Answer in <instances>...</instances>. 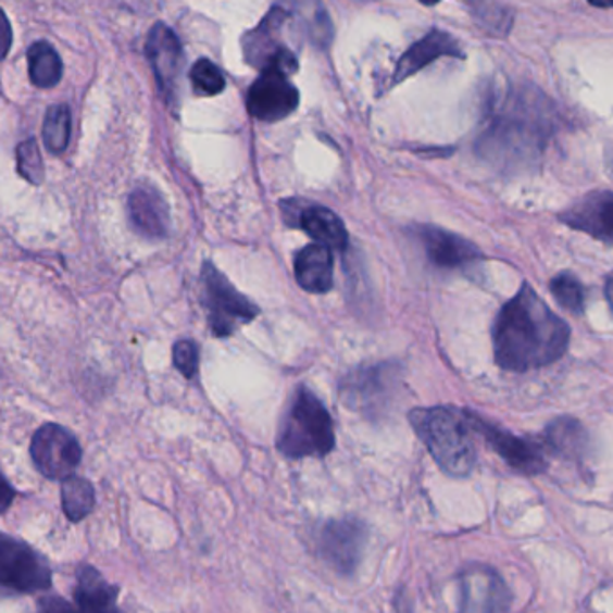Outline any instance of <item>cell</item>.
Masks as SVG:
<instances>
[{"label": "cell", "mask_w": 613, "mask_h": 613, "mask_svg": "<svg viewBox=\"0 0 613 613\" xmlns=\"http://www.w3.org/2000/svg\"><path fill=\"white\" fill-rule=\"evenodd\" d=\"M568 342V324L527 283L495 318V362L504 371L525 373L554 364Z\"/></svg>", "instance_id": "cell-1"}, {"label": "cell", "mask_w": 613, "mask_h": 613, "mask_svg": "<svg viewBox=\"0 0 613 613\" xmlns=\"http://www.w3.org/2000/svg\"><path fill=\"white\" fill-rule=\"evenodd\" d=\"M554 128L556 112L551 101L536 90H513L489 115L478 150L497 166H520L541 155Z\"/></svg>", "instance_id": "cell-2"}, {"label": "cell", "mask_w": 613, "mask_h": 613, "mask_svg": "<svg viewBox=\"0 0 613 613\" xmlns=\"http://www.w3.org/2000/svg\"><path fill=\"white\" fill-rule=\"evenodd\" d=\"M409 420L442 472L450 477H468L477 464V450L464 411L452 406L416 409Z\"/></svg>", "instance_id": "cell-3"}, {"label": "cell", "mask_w": 613, "mask_h": 613, "mask_svg": "<svg viewBox=\"0 0 613 613\" xmlns=\"http://www.w3.org/2000/svg\"><path fill=\"white\" fill-rule=\"evenodd\" d=\"M335 448L331 414L308 387H299L283 417L277 450L288 459L324 458Z\"/></svg>", "instance_id": "cell-4"}, {"label": "cell", "mask_w": 613, "mask_h": 613, "mask_svg": "<svg viewBox=\"0 0 613 613\" xmlns=\"http://www.w3.org/2000/svg\"><path fill=\"white\" fill-rule=\"evenodd\" d=\"M401 375L403 371L396 362L356 367L340 381V400L367 420L381 417L398 398Z\"/></svg>", "instance_id": "cell-5"}, {"label": "cell", "mask_w": 613, "mask_h": 613, "mask_svg": "<svg viewBox=\"0 0 613 613\" xmlns=\"http://www.w3.org/2000/svg\"><path fill=\"white\" fill-rule=\"evenodd\" d=\"M203 306L208 308L209 326L214 337H230L239 326L252 323L260 308L236 290L233 283L211 263L202 266Z\"/></svg>", "instance_id": "cell-6"}, {"label": "cell", "mask_w": 613, "mask_h": 613, "mask_svg": "<svg viewBox=\"0 0 613 613\" xmlns=\"http://www.w3.org/2000/svg\"><path fill=\"white\" fill-rule=\"evenodd\" d=\"M51 583V566L40 552L0 533V598L48 590Z\"/></svg>", "instance_id": "cell-7"}, {"label": "cell", "mask_w": 613, "mask_h": 613, "mask_svg": "<svg viewBox=\"0 0 613 613\" xmlns=\"http://www.w3.org/2000/svg\"><path fill=\"white\" fill-rule=\"evenodd\" d=\"M29 452L38 472L52 480L71 477L82 463L78 439L67 428L54 423L40 426L35 431Z\"/></svg>", "instance_id": "cell-8"}, {"label": "cell", "mask_w": 613, "mask_h": 613, "mask_svg": "<svg viewBox=\"0 0 613 613\" xmlns=\"http://www.w3.org/2000/svg\"><path fill=\"white\" fill-rule=\"evenodd\" d=\"M464 417H466L470 428L484 436L489 447L493 448L495 452L504 459L510 468L522 473V475H527V477L546 472L547 458L540 442L515 436L511 431L502 430L500 426L489 425L486 420L472 411H464Z\"/></svg>", "instance_id": "cell-9"}, {"label": "cell", "mask_w": 613, "mask_h": 613, "mask_svg": "<svg viewBox=\"0 0 613 613\" xmlns=\"http://www.w3.org/2000/svg\"><path fill=\"white\" fill-rule=\"evenodd\" d=\"M247 107L255 120L276 123L296 112L299 90L291 84L290 76L279 68H263L260 78L250 87Z\"/></svg>", "instance_id": "cell-10"}, {"label": "cell", "mask_w": 613, "mask_h": 613, "mask_svg": "<svg viewBox=\"0 0 613 613\" xmlns=\"http://www.w3.org/2000/svg\"><path fill=\"white\" fill-rule=\"evenodd\" d=\"M318 543L326 562L343 576H349L356 571L364 554L367 529L356 518L331 520L321 530Z\"/></svg>", "instance_id": "cell-11"}, {"label": "cell", "mask_w": 613, "mask_h": 613, "mask_svg": "<svg viewBox=\"0 0 613 613\" xmlns=\"http://www.w3.org/2000/svg\"><path fill=\"white\" fill-rule=\"evenodd\" d=\"M513 593L499 572L489 566L473 565L461 576V610L464 612H505Z\"/></svg>", "instance_id": "cell-12"}, {"label": "cell", "mask_w": 613, "mask_h": 613, "mask_svg": "<svg viewBox=\"0 0 613 613\" xmlns=\"http://www.w3.org/2000/svg\"><path fill=\"white\" fill-rule=\"evenodd\" d=\"M417 238L422 241L426 258L439 268L463 271L483 260V252L472 241L439 227L423 225L417 229Z\"/></svg>", "instance_id": "cell-13"}, {"label": "cell", "mask_w": 613, "mask_h": 613, "mask_svg": "<svg viewBox=\"0 0 613 613\" xmlns=\"http://www.w3.org/2000/svg\"><path fill=\"white\" fill-rule=\"evenodd\" d=\"M146 52L162 92L172 96L177 89L178 74L183 67V46L178 42L177 35L166 24H155L148 37Z\"/></svg>", "instance_id": "cell-14"}, {"label": "cell", "mask_w": 613, "mask_h": 613, "mask_svg": "<svg viewBox=\"0 0 613 613\" xmlns=\"http://www.w3.org/2000/svg\"><path fill=\"white\" fill-rule=\"evenodd\" d=\"M612 192L599 191L588 195L576 205L566 209L560 220L572 229L583 230L592 238L610 245L612 243Z\"/></svg>", "instance_id": "cell-15"}, {"label": "cell", "mask_w": 613, "mask_h": 613, "mask_svg": "<svg viewBox=\"0 0 613 613\" xmlns=\"http://www.w3.org/2000/svg\"><path fill=\"white\" fill-rule=\"evenodd\" d=\"M285 220L291 227H299L317 243L333 250H343L348 247V229L342 220L333 213L331 209L321 205H308L299 211H285Z\"/></svg>", "instance_id": "cell-16"}, {"label": "cell", "mask_w": 613, "mask_h": 613, "mask_svg": "<svg viewBox=\"0 0 613 613\" xmlns=\"http://www.w3.org/2000/svg\"><path fill=\"white\" fill-rule=\"evenodd\" d=\"M130 222L137 233L146 238H164L170 233V208L161 192L151 188H139L128 198Z\"/></svg>", "instance_id": "cell-17"}, {"label": "cell", "mask_w": 613, "mask_h": 613, "mask_svg": "<svg viewBox=\"0 0 613 613\" xmlns=\"http://www.w3.org/2000/svg\"><path fill=\"white\" fill-rule=\"evenodd\" d=\"M441 57H463V52L459 49L458 40L452 35L434 29L400 58L395 68V84L411 78Z\"/></svg>", "instance_id": "cell-18"}, {"label": "cell", "mask_w": 613, "mask_h": 613, "mask_svg": "<svg viewBox=\"0 0 613 613\" xmlns=\"http://www.w3.org/2000/svg\"><path fill=\"white\" fill-rule=\"evenodd\" d=\"M286 21H288V11L276 5L266 13L260 26L252 29L249 35H245L243 54L252 67L263 71L277 52L286 48L285 43L277 42Z\"/></svg>", "instance_id": "cell-19"}, {"label": "cell", "mask_w": 613, "mask_h": 613, "mask_svg": "<svg viewBox=\"0 0 613 613\" xmlns=\"http://www.w3.org/2000/svg\"><path fill=\"white\" fill-rule=\"evenodd\" d=\"M296 279L302 290L310 293H328L333 288V263L331 249L324 245H308L299 250L296 255Z\"/></svg>", "instance_id": "cell-20"}, {"label": "cell", "mask_w": 613, "mask_h": 613, "mask_svg": "<svg viewBox=\"0 0 613 613\" xmlns=\"http://www.w3.org/2000/svg\"><path fill=\"white\" fill-rule=\"evenodd\" d=\"M120 590L104 581L95 566H82L78 585L74 590L76 606L84 612H110L115 610V599Z\"/></svg>", "instance_id": "cell-21"}, {"label": "cell", "mask_w": 613, "mask_h": 613, "mask_svg": "<svg viewBox=\"0 0 613 613\" xmlns=\"http://www.w3.org/2000/svg\"><path fill=\"white\" fill-rule=\"evenodd\" d=\"M547 447L560 458L583 459L587 455L588 434L581 423L574 417H556L546 428Z\"/></svg>", "instance_id": "cell-22"}, {"label": "cell", "mask_w": 613, "mask_h": 613, "mask_svg": "<svg viewBox=\"0 0 613 613\" xmlns=\"http://www.w3.org/2000/svg\"><path fill=\"white\" fill-rule=\"evenodd\" d=\"M29 78L40 89H51L62 79L63 65L58 52L48 42H37L27 51Z\"/></svg>", "instance_id": "cell-23"}, {"label": "cell", "mask_w": 613, "mask_h": 613, "mask_svg": "<svg viewBox=\"0 0 613 613\" xmlns=\"http://www.w3.org/2000/svg\"><path fill=\"white\" fill-rule=\"evenodd\" d=\"M95 486L82 477L63 478L62 505L65 515L71 522H82L95 510Z\"/></svg>", "instance_id": "cell-24"}, {"label": "cell", "mask_w": 613, "mask_h": 613, "mask_svg": "<svg viewBox=\"0 0 613 613\" xmlns=\"http://www.w3.org/2000/svg\"><path fill=\"white\" fill-rule=\"evenodd\" d=\"M473 18L484 32L493 37H505L513 26V15L497 0H464Z\"/></svg>", "instance_id": "cell-25"}, {"label": "cell", "mask_w": 613, "mask_h": 613, "mask_svg": "<svg viewBox=\"0 0 613 613\" xmlns=\"http://www.w3.org/2000/svg\"><path fill=\"white\" fill-rule=\"evenodd\" d=\"M71 139V110L65 104H54L43 121V142L52 153H62Z\"/></svg>", "instance_id": "cell-26"}, {"label": "cell", "mask_w": 613, "mask_h": 613, "mask_svg": "<svg viewBox=\"0 0 613 613\" xmlns=\"http://www.w3.org/2000/svg\"><path fill=\"white\" fill-rule=\"evenodd\" d=\"M552 296L565 308L566 312L579 315L587 304V291L581 282L572 272H560L551 282Z\"/></svg>", "instance_id": "cell-27"}, {"label": "cell", "mask_w": 613, "mask_h": 613, "mask_svg": "<svg viewBox=\"0 0 613 613\" xmlns=\"http://www.w3.org/2000/svg\"><path fill=\"white\" fill-rule=\"evenodd\" d=\"M192 89L198 96H216L225 89L222 71L211 60H198L191 67Z\"/></svg>", "instance_id": "cell-28"}, {"label": "cell", "mask_w": 613, "mask_h": 613, "mask_svg": "<svg viewBox=\"0 0 613 613\" xmlns=\"http://www.w3.org/2000/svg\"><path fill=\"white\" fill-rule=\"evenodd\" d=\"M310 27L313 38L321 43H328L331 37V24H329L328 13L323 10L318 0H291L290 2Z\"/></svg>", "instance_id": "cell-29"}, {"label": "cell", "mask_w": 613, "mask_h": 613, "mask_svg": "<svg viewBox=\"0 0 613 613\" xmlns=\"http://www.w3.org/2000/svg\"><path fill=\"white\" fill-rule=\"evenodd\" d=\"M16 159H18V172L22 177L33 184L42 183L46 167H43L42 155H40L37 142L33 139L22 142L16 150Z\"/></svg>", "instance_id": "cell-30"}, {"label": "cell", "mask_w": 613, "mask_h": 613, "mask_svg": "<svg viewBox=\"0 0 613 613\" xmlns=\"http://www.w3.org/2000/svg\"><path fill=\"white\" fill-rule=\"evenodd\" d=\"M173 364L186 378L197 375L198 364H200L197 343L192 340H178L173 346Z\"/></svg>", "instance_id": "cell-31"}, {"label": "cell", "mask_w": 613, "mask_h": 613, "mask_svg": "<svg viewBox=\"0 0 613 613\" xmlns=\"http://www.w3.org/2000/svg\"><path fill=\"white\" fill-rule=\"evenodd\" d=\"M11 42H13V32H11L10 21L4 15V11L0 10V60L10 52Z\"/></svg>", "instance_id": "cell-32"}, {"label": "cell", "mask_w": 613, "mask_h": 613, "mask_svg": "<svg viewBox=\"0 0 613 613\" xmlns=\"http://www.w3.org/2000/svg\"><path fill=\"white\" fill-rule=\"evenodd\" d=\"M15 499V489L11 486L10 480L4 477V473L0 472V513L10 510Z\"/></svg>", "instance_id": "cell-33"}, {"label": "cell", "mask_w": 613, "mask_h": 613, "mask_svg": "<svg viewBox=\"0 0 613 613\" xmlns=\"http://www.w3.org/2000/svg\"><path fill=\"white\" fill-rule=\"evenodd\" d=\"M588 2L592 5H598V8H604V10H609L613 4V0H588Z\"/></svg>", "instance_id": "cell-34"}, {"label": "cell", "mask_w": 613, "mask_h": 613, "mask_svg": "<svg viewBox=\"0 0 613 613\" xmlns=\"http://www.w3.org/2000/svg\"><path fill=\"white\" fill-rule=\"evenodd\" d=\"M420 2L425 5H436L437 2H441V0H420Z\"/></svg>", "instance_id": "cell-35"}]
</instances>
